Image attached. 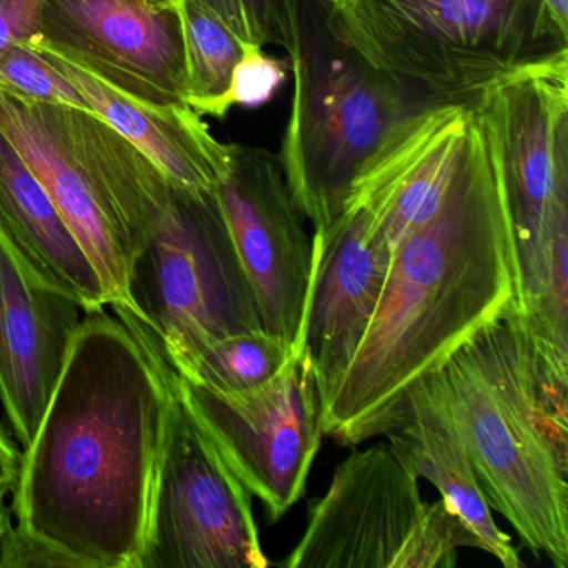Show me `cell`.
Wrapping results in <instances>:
<instances>
[{"mask_svg":"<svg viewBox=\"0 0 568 568\" xmlns=\"http://www.w3.org/2000/svg\"><path fill=\"white\" fill-rule=\"evenodd\" d=\"M0 241L28 274L78 302L85 314L111 305L94 262L2 132Z\"/></svg>","mask_w":568,"mask_h":568,"instance_id":"e0dca14e","label":"cell"},{"mask_svg":"<svg viewBox=\"0 0 568 568\" xmlns=\"http://www.w3.org/2000/svg\"><path fill=\"white\" fill-rule=\"evenodd\" d=\"M551 16L564 31H568V0H545Z\"/></svg>","mask_w":568,"mask_h":568,"instance_id":"f1b7e54d","label":"cell"},{"mask_svg":"<svg viewBox=\"0 0 568 568\" xmlns=\"http://www.w3.org/2000/svg\"><path fill=\"white\" fill-rule=\"evenodd\" d=\"M22 452L16 448L4 428L0 427V498L8 497L18 481Z\"/></svg>","mask_w":568,"mask_h":568,"instance_id":"4316f807","label":"cell"},{"mask_svg":"<svg viewBox=\"0 0 568 568\" xmlns=\"http://www.w3.org/2000/svg\"><path fill=\"white\" fill-rule=\"evenodd\" d=\"M84 315L0 241V402L22 448L38 434Z\"/></svg>","mask_w":568,"mask_h":568,"instance_id":"5bb4252c","label":"cell"},{"mask_svg":"<svg viewBox=\"0 0 568 568\" xmlns=\"http://www.w3.org/2000/svg\"><path fill=\"white\" fill-rule=\"evenodd\" d=\"M0 568H81V565L21 525H11L0 540Z\"/></svg>","mask_w":568,"mask_h":568,"instance_id":"d4e9b609","label":"cell"},{"mask_svg":"<svg viewBox=\"0 0 568 568\" xmlns=\"http://www.w3.org/2000/svg\"><path fill=\"white\" fill-rule=\"evenodd\" d=\"M128 311H114L165 362L262 328L247 275L212 194L172 187L132 264Z\"/></svg>","mask_w":568,"mask_h":568,"instance_id":"ba28073f","label":"cell"},{"mask_svg":"<svg viewBox=\"0 0 568 568\" xmlns=\"http://www.w3.org/2000/svg\"><path fill=\"white\" fill-rule=\"evenodd\" d=\"M418 477L378 444L352 450L335 468L325 495L308 510L307 527L285 568H390L420 514Z\"/></svg>","mask_w":568,"mask_h":568,"instance_id":"4fadbf2b","label":"cell"},{"mask_svg":"<svg viewBox=\"0 0 568 568\" xmlns=\"http://www.w3.org/2000/svg\"><path fill=\"white\" fill-rule=\"evenodd\" d=\"M41 54L75 85L88 108L151 159L174 187L215 192L227 172L231 144L219 141L194 109L139 101L58 55Z\"/></svg>","mask_w":568,"mask_h":568,"instance_id":"ac0fdd59","label":"cell"},{"mask_svg":"<svg viewBox=\"0 0 568 568\" xmlns=\"http://www.w3.org/2000/svg\"><path fill=\"white\" fill-rule=\"evenodd\" d=\"M315 0H241L251 42L277 45L294 59L301 45L305 14Z\"/></svg>","mask_w":568,"mask_h":568,"instance_id":"cb8c5ba5","label":"cell"},{"mask_svg":"<svg viewBox=\"0 0 568 568\" xmlns=\"http://www.w3.org/2000/svg\"><path fill=\"white\" fill-rule=\"evenodd\" d=\"M384 435L400 460L418 478L435 485L442 498L465 518L480 538L481 550L504 567H524L510 537L491 517L440 368L410 385Z\"/></svg>","mask_w":568,"mask_h":568,"instance_id":"2e32d148","label":"cell"},{"mask_svg":"<svg viewBox=\"0 0 568 568\" xmlns=\"http://www.w3.org/2000/svg\"><path fill=\"white\" fill-rule=\"evenodd\" d=\"M0 88L34 101L89 109L75 85L29 44H12L0 51Z\"/></svg>","mask_w":568,"mask_h":568,"instance_id":"603a6c76","label":"cell"},{"mask_svg":"<svg viewBox=\"0 0 568 568\" xmlns=\"http://www.w3.org/2000/svg\"><path fill=\"white\" fill-rule=\"evenodd\" d=\"M291 59L265 54L264 45L245 42L244 54L232 72L227 91L197 112L202 118L224 121L234 108L255 109L267 104L287 81Z\"/></svg>","mask_w":568,"mask_h":568,"instance_id":"7402d4cb","label":"cell"},{"mask_svg":"<svg viewBox=\"0 0 568 568\" xmlns=\"http://www.w3.org/2000/svg\"><path fill=\"white\" fill-rule=\"evenodd\" d=\"M465 547L481 550L480 538L465 518L444 498L424 501L390 568H454Z\"/></svg>","mask_w":568,"mask_h":568,"instance_id":"44dd1931","label":"cell"},{"mask_svg":"<svg viewBox=\"0 0 568 568\" xmlns=\"http://www.w3.org/2000/svg\"><path fill=\"white\" fill-rule=\"evenodd\" d=\"M45 4L48 0H0V51L31 42Z\"/></svg>","mask_w":568,"mask_h":568,"instance_id":"484cf974","label":"cell"},{"mask_svg":"<svg viewBox=\"0 0 568 568\" xmlns=\"http://www.w3.org/2000/svg\"><path fill=\"white\" fill-rule=\"evenodd\" d=\"M172 400L158 352L121 318L85 314L22 452L11 491L18 525L81 568H138Z\"/></svg>","mask_w":568,"mask_h":568,"instance_id":"6da1fadb","label":"cell"},{"mask_svg":"<svg viewBox=\"0 0 568 568\" xmlns=\"http://www.w3.org/2000/svg\"><path fill=\"white\" fill-rule=\"evenodd\" d=\"M267 565L252 511V495L174 387L138 568Z\"/></svg>","mask_w":568,"mask_h":568,"instance_id":"30bf717a","label":"cell"},{"mask_svg":"<svg viewBox=\"0 0 568 568\" xmlns=\"http://www.w3.org/2000/svg\"><path fill=\"white\" fill-rule=\"evenodd\" d=\"M214 195L254 292L262 328L294 347L307 344L314 251L277 155L231 144L227 172Z\"/></svg>","mask_w":568,"mask_h":568,"instance_id":"8fae6325","label":"cell"},{"mask_svg":"<svg viewBox=\"0 0 568 568\" xmlns=\"http://www.w3.org/2000/svg\"><path fill=\"white\" fill-rule=\"evenodd\" d=\"M325 11L347 48L424 105L474 104L568 51L545 0H334Z\"/></svg>","mask_w":568,"mask_h":568,"instance_id":"277c9868","label":"cell"},{"mask_svg":"<svg viewBox=\"0 0 568 568\" xmlns=\"http://www.w3.org/2000/svg\"><path fill=\"white\" fill-rule=\"evenodd\" d=\"M11 527V510L6 505V498H0V540Z\"/></svg>","mask_w":568,"mask_h":568,"instance_id":"f546056e","label":"cell"},{"mask_svg":"<svg viewBox=\"0 0 568 568\" xmlns=\"http://www.w3.org/2000/svg\"><path fill=\"white\" fill-rule=\"evenodd\" d=\"M475 477L535 557L568 567V364L518 314L478 332L440 367Z\"/></svg>","mask_w":568,"mask_h":568,"instance_id":"3957f363","label":"cell"},{"mask_svg":"<svg viewBox=\"0 0 568 568\" xmlns=\"http://www.w3.org/2000/svg\"><path fill=\"white\" fill-rule=\"evenodd\" d=\"M0 132L14 145L101 274L112 311H128L132 264L174 185L91 109L0 88Z\"/></svg>","mask_w":568,"mask_h":568,"instance_id":"5b68a950","label":"cell"},{"mask_svg":"<svg viewBox=\"0 0 568 568\" xmlns=\"http://www.w3.org/2000/svg\"><path fill=\"white\" fill-rule=\"evenodd\" d=\"M172 371V368H171ZM175 390L271 524L305 494L321 448L322 400L307 344L264 384L242 392L202 387L172 371Z\"/></svg>","mask_w":568,"mask_h":568,"instance_id":"9c48e42d","label":"cell"},{"mask_svg":"<svg viewBox=\"0 0 568 568\" xmlns=\"http://www.w3.org/2000/svg\"><path fill=\"white\" fill-rule=\"evenodd\" d=\"M510 314H518V287L507 202L474 111L444 202L392 251L364 337L322 395L324 435L348 447L384 435L412 384Z\"/></svg>","mask_w":568,"mask_h":568,"instance_id":"7a4b0ae2","label":"cell"},{"mask_svg":"<svg viewBox=\"0 0 568 568\" xmlns=\"http://www.w3.org/2000/svg\"><path fill=\"white\" fill-rule=\"evenodd\" d=\"M307 347L322 395L341 377L377 307L390 248L362 209H345L312 235Z\"/></svg>","mask_w":568,"mask_h":568,"instance_id":"9a60e30c","label":"cell"},{"mask_svg":"<svg viewBox=\"0 0 568 568\" xmlns=\"http://www.w3.org/2000/svg\"><path fill=\"white\" fill-rule=\"evenodd\" d=\"M325 8L327 0H315L305 14L277 154L288 191L314 232L337 221L355 175L388 131L425 108L347 48L328 26Z\"/></svg>","mask_w":568,"mask_h":568,"instance_id":"52a82bcc","label":"cell"},{"mask_svg":"<svg viewBox=\"0 0 568 568\" xmlns=\"http://www.w3.org/2000/svg\"><path fill=\"white\" fill-rule=\"evenodd\" d=\"M204 2L229 26V29H231L241 41L251 42L241 0H204Z\"/></svg>","mask_w":568,"mask_h":568,"instance_id":"83f0119b","label":"cell"},{"mask_svg":"<svg viewBox=\"0 0 568 568\" xmlns=\"http://www.w3.org/2000/svg\"><path fill=\"white\" fill-rule=\"evenodd\" d=\"M154 2H161V4L178 6L179 0H154Z\"/></svg>","mask_w":568,"mask_h":568,"instance_id":"4dcf8cb0","label":"cell"},{"mask_svg":"<svg viewBox=\"0 0 568 568\" xmlns=\"http://www.w3.org/2000/svg\"><path fill=\"white\" fill-rule=\"evenodd\" d=\"M500 169L518 315L568 345V51L521 69L474 102Z\"/></svg>","mask_w":568,"mask_h":568,"instance_id":"8992f818","label":"cell"},{"mask_svg":"<svg viewBox=\"0 0 568 568\" xmlns=\"http://www.w3.org/2000/svg\"><path fill=\"white\" fill-rule=\"evenodd\" d=\"M29 45L139 101L187 104L178 6L154 0H48Z\"/></svg>","mask_w":568,"mask_h":568,"instance_id":"7c38bea8","label":"cell"},{"mask_svg":"<svg viewBox=\"0 0 568 568\" xmlns=\"http://www.w3.org/2000/svg\"><path fill=\"white\" fill-rule=\"evenodd\" d=\"M328 4H331V2H334V0H327Z\"/></svg>","mask_w":568,"mask_h":568,"instance_id":"1f68e13d","label":"cell"},{"mask_svg":"<svg viewBox=\"0 0 568 568\" xmlns=\"http://www.w3.org/2000/svg\"><path fill=\"white\" fill-rule=\"evenodd\" d=\"M178 9L184 32L187 105L199 112L227 91L245 42L204 0H179Z\"/></svg>","mask_w":568,"mask_h":568,"instance_id":"ffe728a7","label":"cell"},{"mask_svg":"<svg viewBox=\"0 0 568 568\" xmlns=\"http://www.w3.org/2000/svg\"><path fill=\"white\" fill-rule=\"evenodd\" d=\"M294 348L297 347L277 335L257 328L217 338L178 361L164 362L194 384L231 394L274 377L287 364Z\"/></svg>","mask_w":568,"mask_h":568,"instance_id":"d6986e66","label":"cell"}]
</instances>
